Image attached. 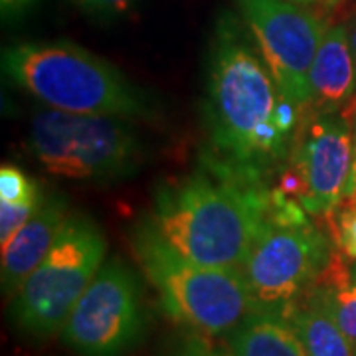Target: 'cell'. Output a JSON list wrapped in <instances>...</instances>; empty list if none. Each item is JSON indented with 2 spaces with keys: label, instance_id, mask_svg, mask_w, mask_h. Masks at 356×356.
Listing matches in <instances>:
<instances>
[{
  "label": "cell",
  "instance_id": "6da1fadb",
  "mask_svg": "<svg viewBox=\"0 0 356 356\" xmlns=\"http://www.w3.org/2000/svg\"><path fill=\"white\" fill-rule=\"evenodd\" d=\"M303 109L277 86L232 16L216 26L206 79V121L214 159L264 180L293 154Z\"/></svg>",
  "mask_w": 356,
  "mask_h": 356
},
{
  "label": "cell",
  "instance_id": "7a4b0ae2",
  "mask_svg": "<svg viewBox=\"0 0 356 356\" xmlns=\"http://www.w3.org/2000/svg\"><path fill=\"white\" fill-rule=\"evenodd\" d=\"M271 212V191L222 161L165 182L149 224L194 264L240 269Z\"/></svg>",
  "mask_w": 356,
  "mask_h": 356
},
{
  "label": "cell",
  "instance_id": "3957f363",
  "mask_svg": "<svg viewBox=\"0 0 356 356\" xmlns=\"http://www.w3.org/2000/svg\"><path fill=\"white\" fill-rule=\"evenodd\" d=\"M2 72L44 107L77 115L145 117L149 99L113 64L72 42H20L2 51Z\"/></svg>",
  "mask_w": 356,
  "mask_h": 356
},
{
  "label": "cell",
  "instance_id": "277c9868",
  "mask_svg": "<svg viewBox=\"0 0 356 356\" xmlns=\"http://www.w3.org/2000/svg\"><path fill=\"white\" fill-rule=\"evenodd\" d=\"M133 250L165 313L202 337H222L238 329L255 309L240 269L194 264L180 255L145 222L135 228Z\"/></svg>",
  "mask_w": 356,
  "mask_h": 356
},
{
  "label": "cell",
  "instance_id": "5b68a950",
  "mask_svg": "<svg viewBox=\"0 0 356 356\" xmlns=\"http://www.w3.org/2000/svg\"><path fill=\"white\" fill-rule=\"evenodd\" d=\"M28 149L54 177L109 182L131 177L143 165V143L131 119L115 115L34 111Z\"/></svg>",
  "mask_w": 356,
  "mask_h": 356
},
{
  "label": "cell",
  "instance_id": "8992f818",
  "mask_svg": "<svg viewBox=\"0 0 356 356\" xmlns=\"http://www.w3.org/2000/svg\"><path fill=\"white\" fill-rule=\"evenodd\" d=\"M295 200L271 206L242 273L257 311L287 315L301 303L332 255V243Z\"/></svg>",
  "mask_w": 356,
  "mask_h": 356
},
{
  "label": "cell",
  "instance_id": "52a82bcc",
  "mask_svg": "<svg viewBox=\"0 0 356 356\" xmlns=\"http://www.w3.org/2000/svg\"><path fill=\"white\" fill-rule=\"evenodd\" d=\"M107 242L102 228L83 214H70L64 229L40 266L14 293L10 317L28 337L50 339L102 269Z\"/></svg>",
  "mask_w": 356,
  "mask_h": 356
},
{
  "label": "cell",
  "instance_id": "ba28073f",
  "mask_svg": "<svg viewBox=\"0 0 356 356\" xmlns=\"http://www.w3.org/2000/svg\"><path fill=\"white\" fill-rule=\"evenodd\" d=\"M143 305L135 273L109 259L70 313L64 343L81 356H125L143 337Z\"/></svg>",
  "mask_w": 356,
  "mask_h": 356
},
{
  "label": "cell",
  "instance_id": "9c48e42d",
  "mask_svg": "<svg viewBox=\"0 0 356 356\" xmlns=\"http://www.w3.org/2000/svg\"><path fill=\"white\" fill-rule=\"evenodd\" d=\"M250 34L281 91L303 111L311 103V67L329 20L285 0H238Z\"/></svg>",
  "mask_w": 356,
  "mask_h": 356
},
{
  "label": "cell",
  "instance_id": "30bf717a",
  "mask_svg": "<svg viewBox=\"0 0 356 356\" xmlns=\"http://www.w3.org/2000/svg\"><path fill=\"white\" fill-rule=\"evenodd\" d=\"M353 163V129L343 115H303L291 154L301 178V206L309 216L331 218L344 198Z\"/></svg>",
  "mask_w": 356,
  "mask_h": 356
},
{
  "label": "cell",
  "instance_id": "8fae6325",
  "mask_svg": "<svg viewBox=\"0 0 356 356\" xmlns=\"http://www.w3.org/2000/svg\"><path fill=\"white\" fill-rule=\"evenodd\" d=\"M311 103L317 113H337L344 119L356 115V65L346 24H331L321 40L311 67Z\"/></svg>",
  "mask_w": 356,
  "mask_h": 356
},
{
  "label": "cell",
  "instance_id": "7c38bea8",
  "mask_svg": "<svg viewBox=\"0 0 356 356\" xmlns=\"http://www.w3.org/2000/svg\"><path fill=\"white\" fill-rule=\"evenodd\" d=\"M70 206L62 196H46L36 212L8 245L2 248V291L13 299L30 273L40 266L56 243L70 218Z\"/></svg>",
  "mask_w": 356,
  "mask_h": 356
},
{
  "label": "cell",
  "instance_id": "4fadbf2b",
  "mask_svg": "<svg viewBox=\"0 0 356 356\" xmlns=\"http://www.w3.org/2000/svg\"><path fill=\"white\" fill-rule=\"evenodd\" d=\"M232 356H309L289 318L273 311H254L229 332Z\"/></svg>",
  "mask_w": 356,
  "mask_h": 356
},
{
  "label": "cell",
  "instance_id": "5bb4252c",
  "mask_svg": "<svg viewBox=\"0 0 356 356\" xmlns=\"http://www.w3.org/2000/svg\"><path fill=\"white\" fill-rule=\"evenodd\" d=\"M307 297L323 307L356 346V275L341 250L332 252Z\"/></svg>",
  "mask_w": 356,
  "mask_h": 356
},
{
  "label": "cell",
  "instance_id": "9a60e30c",
  "mask_svg": "<svg viewBox=\"0 0 356 356\" xmlns=\"http://www.w3.org/2000/svg\"><path fill=\"white\" fill-rule=\"evenodd\" d=\"M283 317L289 318L309 356H356V346L332 317L305 297Z\"/></svg>",
  "mask_w": 356,
  "mask_h": 356
},
{
  "label": "cell",
  "instance_id": "2e32d148",
  "mask_svg": "<svg viewBox=\"0 0 356 356\" xmlns=\"http://www.w3.org/2000/svg\"><path fill=\"white\" fill-rule=\"evenodd\" d=\"M42 198L38 184L14 165L0 168V200L2 202H36Z\"/></svg>",
  "mask_w": 356,
  "mask_h": 356
},
{
  "label": "cell",
  "instance_id": "e0dca14e",
  "mask_svg": "<svg viewBox=\"0 0 356 356\" xmlns=\"http://www.w3.org/2000/svg\"><path fill=\"white\" fill-rule=\"evenodd\" d=\"M42 198L36 202H2L0 200V245L2 248L8 245L14 236L24 228L26 222L36 212Z\"/></svg>",
  "mask_w": 356,
  "mask_h": 356
},
{
  "label": "cell",
  "instance_id": "ac0fdd59",
  "mask_svg": "<svg viewBox=\"0 0 356 356\" xmlns=\"http://www.w3.org/2000/svg\"><path fill=\"white\" fill-rule=\"evenodd\" d=\"M346 200L350 202L341 210H337L332 228H334V240H337L339 250L348 259H356V196L346 198Z\"/></svg>",
  "mask_w": 356,
  "mask_h": 356
},
{
  "label": "cell",
  "instance_id": "d6986e66",
  "mask_svg": "<svg viewBox=\"0 0 356 356\" xmlns=\"http://www.w3.org/2000/svg\"><path fill=\"white\" fill-rule=\"evenodd\" d=\"M86 13L97 16H121L129 13L135 0H76Z\"/></svg>",
  "mask_w": 356,
  "mask_h": 356
},
{
  "label": "cell",
  "instance_id": "ffe728a7",
  "mask_svg": "<svg viewBox=\"0 0 356 356\" xmlns=\"http://www.w3.org/2000/svg\"><path fill=\"white\" fill-rule=\"evenodd\" d=\"M325 8V18H344V22L356 14V0H321ZM331 22V20H329Z\"/></svg>",
  "mask_w": 356,
  "mask_h": 356
},
{
  "label": "cell",
  "instance_id": "44dd1931",
  "mask_svg": "<svg viewBox=\"0 0 356 356\" xmlns=\"http://www.w3.org/2000/svg\"><path fill=\"white\" fill-rule=\"evenodd\" d=\"M350 129H353V163H350V175H348V180H346L343 200L356 194V115L350 119Z\"/></svg>",
  "mask_w": 356,
  "mask_h": 356
},
{
  "label": "cell",
  "instance_id": "7402d4cb",
  "mask_svg": "<svg viewBox=\"0 0 356 356\" xmlns=\"http://www.w3.org/2000/svg\"><path fill=\"white\" fill-rule=\"evenodd\" d=\"M36 0H0V8H2V16L4 18H13L18 14L26 13Z\"/></svg>",
  "mask_w": 356,
  "mask_h": 356
},
{
  "label": "cell",
  "instance_id": "603a6c76",
  "mask_svg": "<svg viewBox=\"0 0 356 356\" xmlns=\"http://www.w3.org/2000/svg\"><path fill=\"white\" fill-rule=\"evenodd\" d=\"M344 24H346L348 42H350V50H353V58H355V65H356V14L355 16H350Z\"/></svg>",
  "mask_w": 356,
  "mask_h": 356
},
{
  "label": "cell",
  "instance_id": "cb8c5ba5",
  "mask_svg": "<svg viewBox=\"0 0 356 356\" xmlns=\"http://www.w3.org/2000/svg\"><path fill=\"white\" fill-rule=\"evenodd\" d=\"M180 356H212V350H208L204 346H191L188 350H184Z\"/></svg>",
  "mask_w": 356,
  "mask_h": 356
},
{
  "label": "cell",
  "instance_id": "d4e9b609",
  "mask_svg": "<svg viewBox=\"0 0 356 356\" xmlns=\"http://www.w3.org/2000/svg\"><path fill=\"white\" fill-rule=\"evenodd\" d=\"M212 356H232L229 353H224V350H212Z\"/></svg>",
  "mask_w": 356,
  "mask_h": 356
},
{
  "label": "cell",
  "instance_id": "484cf974",
  "mask_svg": "<svg viewBox=\"0 0 356 356\" xmlns=\"http://www.w3.org/2000/svg\"><path fill=\"white\" fill-rule=\"evenodd\" d=\"M297 2H301V4H313V2H318V0H297Z\"/></svg>",
  "mask_w": 356,
  "mask_h": 356
},
{
  "label": "cell",
  "instance_id": "4316f807",
  "mask_svg": "<svg viewBox=\"0 0 356 356\" xmlns=\"http://www.w3.org/2000/svg\"><path fill=\"white\" fill-rule=\"evenodd\" d=\"M353 271H355V275H356V266H355V267H353Z\"/></svg>",
  "mask_w": 356,
  "mask_h": 356
},
{
  "label": "cell",
  "instance_id": "83f0119b",
  "mask_svg": "<svg viewBox=\"0 0 356 356\" xmlns=\"http://www.w3.org/2000/svg\"><path fill=\"white\" fill-rule=\"evenodd\" d=\"M355 196H356V194H355ZM350 198H353V196H350Z\"/></svg>",
  "mask_w": 356,
  "mask_h": 356
}]
</instances>
